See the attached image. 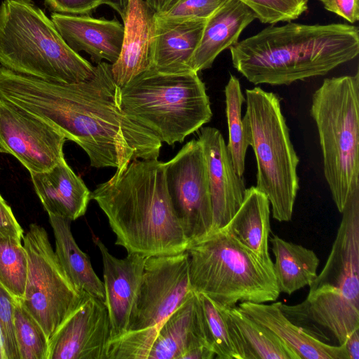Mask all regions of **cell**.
Segmentation results:
<instances>
[{
	"instance_id": "1",
	"label": "cell",
	"mask_w": 359,
	"mask_h": 359,
	"mask_svg": "<svg viewBox=\"0 0 359 359\" xmlns=\"http://www.w3.org/2000/svg\"><path fill=\"white\" fill-rule=\"evenodd\" d=\"M111 64L95 66L88 80L62 83L19 74L0 67V99L62 133L83 149L95 168L123 172L135 159H158L162 142L129 118L120 101Z\"/></svg>"
},
{
	"instance_id": "2",
	"label": "cell",
	"mask_w": 359,
	"mask_h": 359,
	"mask_svg": "<svg viewBox=\"0 0 359 359\" xmlns=\"http://www.w3.org/2000/svg\"><path fill=\"white\" fill-rule=\"evenodd\" d=\"M233 67L253 84L290 85L354 59L359 30L341 23L269 26L229 48Z\"/></svg>"
},
{
	"instance_id": "3",
	"label": "cell",
	"mask_w": 359,
	"mask_h": 359,
	"mask_svg": "<svg viewBox=\"0 0 359 359\" xmlns=\"http://www.w3.org/2000/svg\"><path fill=\"white\" fill-rule=\"evenodd\" d=\"M128 253L145 257L186 251L189 242L172 206L165 163L135 159L91 193Z\"/></svg>"
},
{
	"instance_id": "4",
	"label": "cell",
	"mask_w": 359,
	"mask_h": 359,
	"mask_svg": "<svg viewBox=\"0 0 359 359\" xmlns=\"http://www.w3.org/2000/svg\"><path fill=\"white\" fill-rule=\"evenodd\" d=\"M341 213L330 253L306 299L292 306L280 303L292 322L318 339V329L327 330L338 345L359 329V187Z\"/></svg>"
},
{
	"instance_id": "5",
	"label": "cell",
	"mask_w": 359,
	"mask_h": 359,
	"mask_svg": "<svg viewBox=\"0 0 359 359\" xmlns=\"http://www.w3.org/2000/svg\"><path fill=\"white\" fill-rule=\"evenodd\" d=\"M0 67L62 83L88 80L95 72L32 0H4L0 5Z\"/></svg>"
},
{
	"instance_id": "6",
	"label": "cell",
	"mask_w": 359,
	"mask_h": 359,
	"mask_svg": "<svg viewBox=\"0 0 359 359\" xmlns=\"http://www.w3.org/2000/svg\"><path fill=\"white\" fill-rule=\"evenodd\" d=\"M120 101L129 118L169 145L182 142L212 116L205 84L194 71L148 69L121 88Z\"/></svg>"
},
{
	"instance_id": "7",
	"label": "cell",
	"mask_w": 359,
	"mask_h": 359,
	"mask_svg": "<svg viewBox=\"0 0 359 359\" xmlns=\"http://www.w3.org/2000/svg\"><path fill=\"white\" fill-rule=\"evenodd\" d=\"M186 252L193 290L218 305L266 303L279 297L273 265L262 260L223 228L189 245Z\"/></svg>"
},
{
	"instance_id": "8",
	"label": "cell",
	"mask_w": 359,
	"mask_h": 359,
	"mask_svg": "<svg viewBox=\"0 0 359 359\" xmlns=\"http://www.w3.org/2000/svg\"><path fill=\"white\" fill-rule=\"evenodd\" d=\"M325 178L342 212L359 187V73L324 79L312 95Z\"/></svg>"
},
{
	"instance_id": "9",
	"label": "cell",
	"mask_w": 359,
	"mask_h": 359,
	"mask_svg": "<svg viewBox=\"0 0 359 359\" xmlns=\"http://www.w3.org/2000/svg\"><path fill=\"white\" fill-rule=\"evenodd\" d=\"M245 95L243 118L257 162L255 187L267 196L273 218L289 222L299 189V158L290 140L280 97L259 87L247 89Z\"/></svg>"
},
{
	"instance_id": "10",
	"label": "cell",
	"mask_w": 359,
	"mask_h": 359,
	"mask_svg": "<svg viewBox=\"0 0 359 359\" xmlns=\"http://www.w3.org/2000/svg\"><path fill=\"white\" fill-rule=\"evenodd\" d=\"M194 293L186 251L147 257L128 332L110 342L108 359H147L162 323Z\"/></svg>"
},
{
	"instance_id": "11",
	"label": "cell",
	"mask_w": 359,
	"mask_h": 359,
	"mask_svg": "<svg viewBox=\"0 0 359 359\" xmlns=\"http://www.w3.org/2000/svg\"><path fill=\"white\" fill-rule=\"evenodd\" d=\"M22 241L28 270L21 300L40 324L49 341L79 307L84 292L79 290L67 276L43 227L31 224Z\"/></svg>"
},
{
	"instance_id": "12",
	"label": "cell",
	"mask_w": 359,
	"mask_h": 359,
	"mask_svg": "<svg viewBox=\"0 0 359 359\" xmlns=\"http://www.w3.org/2000/svg\"><path fill=\"white\" fill-rule=\"evenodd\" d=\"M165 179L189 245L206 236L212 225V209L205 159L198 140L188 142L165 163Z\"/></svg>"
},
{
	"instance_id": "13",
	"label": "cell",
	"mask_w": 359,
	"mask_h": 359,
	"mask_svg": "<svg viewBox=\"0 0 359 359\" xmlns=\"http://www.w3.org/2000/svg\"><path fill=\"white\" fill-rule=\"evenodd\" d=\"M66 140L50 125L0 99V152L13 156L29 173L56 165L65 158Z\"/></svg>"
},
{
	"instance_id": "14",
	"label": "cell",
	"mask_w": 359,
	"mask_h": 359,
	"mask_svg": "<svg viewBox=\"0 0 359 359\" xmlns=\"http://www.w3.org/2000/svg\"><path fill=\"white\" fill-rule=\"evenodd\" d=\"M111 323L104 301L84 292L49 340L48 359H108Z\"/></svg>"
},
{
	"instance_id": "15",
	"label": "cell",
	"mask_w": 359,
	"mask_h": 359,
	"mask_svg": "<svg viewBox=\"0 0 359 359\" xmlns=\"http://www.w3.org/2000/svg\"><path fill=\"white\" fill-rule=\"evenodd\" d=\"M198 140L207 167L212 209V233L231 219L243 203L246 188L243 177L235 170L220 131L213 127H201Z\"/></svg>"
},
{
	"instance_id": "16",
	"label": "cell",
	"mask_w": 359,
	"mask_h": 359,
	"mask_svg": "<svg viewBox=\"0 0 359 359\" xmlns=\"http://www.w3.org/2000/svg\"><path fill=\"white\" fill-rule=\"evenodd\" d=\"M92 238L102 255L104 303L111 323V342L128 332L147 257L128 253L125 258L119 259L109 252L97 236L93 235Z\"/></svg>"
},
{
	"instance_id": "17",
	"label": "cell",
	"mask_w": 359,
	"mask_h": 359,
	"mask_svg": "<svg viewBox=\"0 0 359 359\" xmlns=\"http://www.w3.org/2000/svg\"><path fill=\"white\" fill-rule=\"evenodd\" d=\"M123 20L121 51L111 65L113 79L121 88L151 67L156 12L145 0H129Z\"/></svg>"
},
{
	"instance_id": "18",
	"label": "cell",
	"mask_w": 359,
	"mask_h": 359,
	"mask_svg": "<svg viewBox=\"0 0 359 359\" xmlns=\"http://www.w3.org/2000/svg\"><path fill=\"white\" fill-rule=\"evenodd\" d=\"M50 19L74 51H85L96 64L104 60L112 65L118 60L123 41L124 26L116 19L57 13H53Z\"/></svg>"
},
{
	"instance_id": "19",
	"label": "cell",
	"mask_w": 359,
	"mask_h": 359,
	"mask_svg": "<svg viewBox=\"0 0 359 359\" xmlns=\"http://www.w3.org/2000/svg\"><path fill=\"white\" fill-rule=\"evenodd\" d=\"M34 189L48 215L71 221L84 215L91 192L62 158L48 171L31 172Z\"/></svg>"
},
{
	"instance_id": "20",
	"label": "cell",
	"mask_w": 359,
	"mask_h": 359,
	"mask_svg": "<svg viewBox=\"0 0 359 359\" xmlns=\"http://www.w3.org/2000/svg\"><path fill=\"white\" fill-rule=\"evenodd\" d=\"M280 303L243 302L238 307L250 318L273 332L299 359H348L344 344L334 346L314 337L292 322L280 309Z\"/></svg>"
},
{
	"instance_id": "21",
	"label": "cell",
	"mask_w": 359,
	"mask_h": 359,
	"mask_svg": "<svg viewBox=\"0 0 359 359\" xmlns=\"http://www.w3.org/2000/svg\"><path fill=\"white\" fill-rule=\"evenodd\" d=\"M202 345L210 346L198 296L194 292L162 323L147 359H183L188 351Z\"/></svg>"
},
{
	"instance_id": "22",
	"label": "cell",
	"mask_w": 359,
	"mask_h": 359,
	"mask_svg": "<svg viewBox=\"0 0 359 359\" xmlns=\"http://www.w3.org/2000/svg\"><path fill=\"white\" fill-rule=\"evenodd\" d=\"M257 18L255 13L238 0H227L205 22L199 44L190 62L198 72L211 67L220 53L238 41L245 28Z\"/></svg>"
},
{
	"instance_id": "23",
	"label": "cell",
	"mask_w": 359,
	"mask_h": 359,
	"mask_svg": "<svg viewBox=\"0 0 359 359\" xmlns=\"http://www.w3.org/2000/svg\"><path fill=\"white\" fill-rule=\"evenodd\" d=\"M206 20L168 22L156 18L151 69L167 74L193 71L190 62Z\"/></svg>"
},
{
	"instance_id": "24",
	"label": "cell",
	"mask_w": 359,
	"mask_h": 359,
	"mask_svg": "<svg viewBox=\"0 0 359 359\" xmlns=\"http://www.w3.org/2000/svg\"><path fill=\"white\" fill-rule=\"evenodd\" d=\"M217 305L227 323L238 359H299L273 332L238 306Z\"/></svg>"
},
{
	"instance_id": "25",
	"label": "cell",
	"mask_w": 359,
	"mask_h": 359,
	"mask_svg": "<svg viewBox=\"0 0 359 359\" xmlns=\"http://www.w3.org/2000/svg\"><path fill=\"white\" fill-rule=\"evenodd\" d=\"M223 229L262 260L273 265L268 244L270 203L255 186L246 189L241 205Z\"/></svg>"
},
{
	"instance_id": "26",
	"label": "cell",
	"mask_w": 359,
	"mask_h": 359,
	"mask_svg": "<svg viewBox=\"0 0 359 359\" xmlns=\"http://www.w3.org/2000/svg\"><path fill=\"white\" fill-rule=\"evenodd\" d=\"M48 217L55 238V253L67 276L79 290L104 302V283L88 255L76 244L71 231L72 221L55 215Z\"/></svg>"
},
{
	"instance_id": "27",
	"label": "cell",
	"mask_w": 359,
	"mask_h": 359,
	"mask_svg": "<svg viewBox=\"0 0 359 359\" xmlns=\"http://www.w3.org/2000/svg\"><path fill=\"white\" fill-rule=\"evenodd\" d=\"M270 243L276 259L273 272L280 293L291 294L310 286L318 275L320 260L316 254L277 235L270 238Z\"/></svg>"
},
{
	"instance_id": "28",
	"label": "cell",
	"mask_w": 359,
	"mask_h": 359,
	"mask_svg": "<svg viewBox=\"0 0 359 359\" xmlns=\"http://www.w3.org/2000/svg\"><path fill=\"white\" fill-rule=\"evenodd\" d=\"M224 93L229 131V142L226 147L236 173L240 177H243L245 154L250 146L241 114L242 105L245 98L238 78L232 74L230 75Z\"/></svg>"
},
{
	"instance_id": "29",
	"label": "cell",
	"mask_w": 359,
	"mask_h": 359,
	"mask_svg": "<svg viewBox=\"0 0 359 359\" xmlns=\"http://www.w3.org/2000/svg\"><path fill=\"white\" fill-rule=\"evenodd\" d=\"M28 260L22 241L0 238V284L15 298L22 299L25 290Z\"/></svg>"
},
{
	"instance_id": "30",
	"label": "cell",
	"mask_w": 359,
	"mask_h": 359,
	"mask_svg": "<svg viewBox=\"0 0 359 359\" xmlns=\"http://www.w3.org/2000/svg\"><path fill=\"white\" fill-rule=\"evenodd\" d=\"M14 325L20 359H48V339L20 299H15Z\"/></svg>"
},
{
	"instance_id": "31",
	"label": "cell",
	"mask_w": 359,
	"mask_h": 359,
	"mask_svg": "<svg viewBox=\"0 0 359 359\" xmlns=\"http://www.w3.org/2000/svg\"><path fill=\"white\" fill-rule=\"evenodd\" d=\"M204 320L207 339L217 359H238L224 316L208 296L197 293Z\"/></svg>"
},
{
	"instance_id": "32",
	"label": "cell",
	"mask_w": 359,
	"mask_h": 359,
	"mask_svg": "<svg viewBox=\"0 0 359 359\" xmlns=\"http://www.w3.org/2000/svg\"><path fill=\"white\" fill-rule=\"evenodd\" d=\"M262 23L276 24L297 19L307 9V0H238Z\"/></svg>"
},
{
	"instance_id": "33",
	"label": "cell",
	"mask_w": 359,
	"mask_h": 359,
	"mask_svg": "<svg viewBox=\"0 0 359 359\" xmlns=\"http://www.w3.org/2000/svg\"><path fill=\"white\" fill-rule=\"evenodd\" d=\"M227 0H172L156 18L168 22L208 19Z\"/></svg>"
},
{
	"instance_id": "34",
	"label": "cell",
	"mask_w": 359,
	"mask_h": 359,
	"mask_svg": "<svg viewBox=\"0 0 359 359\" xmlns=\"http://www.w3.org/2000/svg\"><path fill=\"white\" fill-rule=\"evenodd\" d=\"M15 299L0 284V331L6 359H20L15 334Z\"/></svg>"
},
{
	"instance_id": "35",
	"label": "cell",
	"mask_w": 359,
	"mask_h": 359,
	"mask_svg": "<svg viewBox=\"0 0 359 359\" xmlns=\"http://www.w3.org/2000/svg\"><path fill=\"white\" fill-rule=\"evenodd\" d=\"M45 2L55 13L73 15H89L104 4V0H45Z\"/></svg>"
},
{
	"instance_id": "36",
	"label": "cell",
	"mask_w": 359,
	"mask_h": 359,
	"mask_svg": "<svg viewBox=\"0 0 359 359\" xmlns=\"http://www.w3.org/2000/svg\"><path fill=\"white\" fill-rule=\"evenodd\" d=\"M24 231L11 208L0 195V238H13L22 241Z\"/></svg>"
},
{
	"instance_id": "37",
	"label": "cell",
	"mask_w": 359,
	"mask_h": 359,
	"mask_svg": "<svg viewBox=\"0 0 359 359\" xmlns=\"http://www.w3.org/2000/svg\"><path fill=\"white\" fill-rule=\"evenodd\" d=\"M324 8L351 23L359 20V0H320Z\"/></svg>"
},
{
	"instance_id": "38",
	"label": "cell",
	"mask_w": 359,
	"mask_h": 359,
	"mask_svg": "<svg viewBox=\"0 0 359 359\" xmlns=\"http://www.w3.org/2000/svg\"><path fill=\"white\" fill-rule=\"evenodd\" d=\"M343 344L348 359H359V329L352 332Z\"/></svg>"
},
{
	"instance_id": "39",
	"label": "cell",
	"mask_w": 359,
	"mask_h": 359,
	"mask_svg": "<svg viewBox=\"0 0 359 359\" xmlns=\"http://www.w3.org/2000/svg\"><path fill=\"white\" fill-rule=\"evenodd\" d=\"M129 0H104L107 4L115 10L123 20L126 17Z\"/></svg>"
},
{
	"instance_id": "40",
	"label": "cell",
	"mask_w": 359,
	"mask_h": 359,
	"mask_svg": "<svg viewBox=\"0 0 359 359\" xmlns=\"http://www.w3.org/2000/svg\"><path fill=\"white\" fill-rule=\"evenodd\" d=\"M172 0H151L149 3V6L156 12L163 11Z\"/></svg>"
},
{
	"instance_id": "41",
	"label": "cell",
	"mask_w": 359,
	"mask_h": 359,
	"mask_svg": "<svg viewBox=\"0 0 359 359\" xmlns=\"http://www.w3.org/2000/svg\"><path fill=\"white\" fill-rule=\"evenodd\" d=\"M0 359H6L1 331H0Z\"/></svg>"
}]
</instances>
